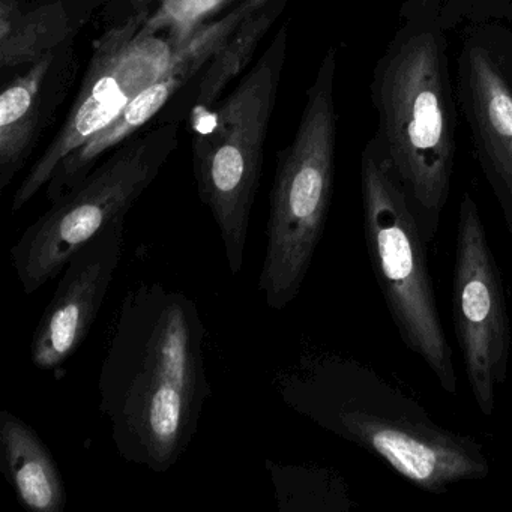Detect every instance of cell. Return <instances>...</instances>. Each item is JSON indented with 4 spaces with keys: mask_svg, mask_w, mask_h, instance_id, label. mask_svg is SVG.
I'll return each instance as SVG.
<instances>
[{
    "mask_svg": "<svg viewBox=\"0 0 512 512\" xmlns=\"http://www.w3.org/2000/svg\"><path fill=\"white\" fill-rule=\"evenodd\" d=\"M206 328L196 302L161 283L125 295L98 376L116 451L155 473L188 451L211 394Z\"/></svg>",
    "mask_w": 512,
    "mask_h": 512,
    "instance_id": "1",
    "label": "cell"
},
{
    "mask_svg": "<svg viewBox=\"0 0 512 512\" xmlns=\"http://www.w3.org/2000/svg\"><path fill=\"white\" fill-rule=\"evenodd\" d=\"M403 22L374 65L371 142L406 191L422 236L436 238L451 194L458 103L440 0H406Z\"/></svg>",
    "mask_w": 512,
    "mask_h": 512,
    "instance_id": "2",
    "label": "cell"
},
{
    "mask_svg": "<svg viewBox=\"0 0 512 512\" xmlns=\"http://www.w3.org/2000/svg\"><path fill=\"white\" fill-rule=\"evenodd\" d=\"M287 406L361 446L428 493L490 475L481 443L436 424L371 368L340 356L307 359L278 380Z\"/></svg>",
    "mask_w": 512,
    "mask_h": 512,
    "instance_id": "3",
    "label": "cell"
},
{
    "mask_svg": "<svg viewBox=\"0 0 512 512\" xmlns=\"http://www.w3.org/2000/svg\"><path fill=\"white\" fill-rule=\"evenodd\" d=\"M337 64V50L329 49L308 88L295 137L278 154L257 283L271 310L283 311L298 298L328 220L337 149Z\"/></svg>",
    "mask_w": 512,
    "mask_h": 512,
    "instance_id": "4",
    "label": "cell"
},
{
    "mask_svg": "<svg viewBox=\"0 0 512 512\" xmlns=\"http://www.w3.org/2000/svg\"><path fill=\"white\" fill-rule=\"evenodd\" d=\"M287 47L289 29L283 25L236 88L196 119L193 169L197 191L217 224L233 275L244 266L251 211Z\"/></svg>",
    "mask_w": 512,
    "mask_h": 512,
    "instance_id": "5",
    "label": "cell"
},
{
    "mask_svg": "<svg viewBox=\"0 0 512 512\" xmlns=\"http://www.w3.org/2000/svg\"><path fill=\"white\" fill-rule=\"evenodd\" d=\"M361 197L368 257L404 346L443 391L457 394L454 356L442 325L424 236L406 191L373 142L361 152Z\"/></svg>",
    "mask_w": 512,
    "mask_h": 512,
    "instance_id": "6",
    "label": "cell"
},
{
    "mask_svg": "<svg viewBox=\"0 0 512 512\" xmlns=\"http://www.w3.org/2000/svg\"><path fill=\"white\" fill-rule=\"evenodd\" d=\"M178 137V124L131 137L22 233L10 259L26 296L61 275L104 227L127 217L178 148Z\"/></svg>",
    "mask_w": 512,
    "mask_h": 512,
    "instance_id": "7",
    "label": "cell"
},
{
    "mask_svg": "<svg viewBox=\"0 0 512 512\" xmlns=\"http://www.w3.org/2000/svg\"><path fill=\"white\" fill-rule=\"evenodd\" d=\"M157 28L148 10L136 11L95 44L85 79L65 124L35 161L14 193L11 212L19 214L58 167L106 128L140 92L160 79L187 35Z\"/></svg>",
    "mask_w": 512,
    "mask_h": 512,
    "instance_id": "8",
    "label": "cell"
},
{
    "mask_svg": "<svg viewBox=\"0 0 512 512\" xmlns=\"http://www.w3.org/2000/svg\"><path fill=\"white\" fill-rule=\"evenodd\" d=\"M452 314L470 391L482 415L491 416L497 388L508 379L511 325L502 275L470 193L458 208Z\"/></svg>",
    "mask_w": 512,
    "mask_h": 512,
    "instance_id": "9",
    "label": "cell"
},
{
    "mask_svg": "<svg viewBox=\"0 0 512 512\" xmlns=\"http://www.w3.org/2000/svg\"><path fill=\"white\" fill-rule=\"evenodd\" d=\"M496 23L472 25L457 56L455 92L475 149L506 226L512 224L511 59L500 52Z\"/></svg>",
    "mask_w": 512,
    "mask_h": 512,
    "instance_id": "10",
    "label": "cell"
},
{
    "mask_svg": "<svg viewBox=\"0 0 512 512\" xmlns=\"http://www.w3.org/2000/svg\"><path fill=\"white\" fill-rule=\"evenodd\" d=\"M124 233L125 218H118L65 266L32 337L35 367L58 370L85 343L121 265Z\"/></svg>",
    "mask_w": 512,
    "mask_h": 512,
    "instance_id": "11",
    "label": "cell"
},
{
    "mask_svg": "<svg viewBox=\"0 0 512 512\" xmlns=\"http://www.w3.org/2000/svg\"><path fill=\"white\" fill-rule=\"evenodd\" d=\"M250 14L244 4L238 5L212 25L194 29L182 38L169 70L140 92L106 128L95 134L58 167L46 187L49 202H55L76 187L97 166L104 154L115 151L137 134L140 128L145 127L200 68L209 64L224 41Z\"/></svg>",
    "mask_w": 512,
    "mask_h": 512,
    "instance_id": "12",
    "label": "cell"
},
{
    "mask_svg": "<svg viewBox=\"0 0 512 512\" xmlns=\"http://www.w3.org/2000/svg\"><path fill=\"white\" fill-rule=\"evenodd\" d=\"M58 56L56 50L32 64L0 95V191L22 172L46 125Z\"/></svg>",
    "mask_w": 512,
    "mask_h": 512,
    "instance_id": "13",
    "label": "cell"
},
{
    "mask_svg": "<svg viewBox=\"0 0 512 512\" xmlns=\"http://www.w3.org/2000/svg\"><path fill=\"white\" fill-rule=\"evenodd\" d=\"M0 470L28 511L67 508V487L52 451L28 422L10 410H0Z\"/></svg>",
    "mask_w": 512,
    "mask_h": 512,
    "instance_id": "14",
    "label": "cell"
},
{
    "mask_svg": "<svg viewBox=\"0 0 512 512\" xmlns=\"http://www.w3.org/2000/svg\"><path fill=\"white\" fill-rule=\"evenodd\" d=\"M61 4L44 5L22 13L14 0L0 4V64L4 68L31 67L59 50L70 35Z\"/></svg>",
    "mask_w": 512,
    "mask_h": 512,
    "instance_id": "15",
    "label": "cell"
},
{
    "mask_svg": "<svg viewBox=\"0 0 512 512\" xmlns=\"http://www.w3.org/2000/svg\"><path fill=\"white\" fill-rule=\"evenodd\" d=\"M287 4L289 0H269L256 13L250 14L224 41L223 46L212 56L205 76L200 80L194 101V119L208 113L220 101L227 86L242 74Z\"/></svg>",
    "mask_w": 512,
    "mask_h": 512,
    "instance_id": "16",
    "label": "cell"
},
{
    "mask_svg": "<svg viewBox=\"0 0 512 512\" xmlns=\"http://www.w3.org/2000/svg\"><path fill=\"white\" fill-rule=\"evenodd\" d=\"M224 0H166L152 22L157 28L172 29L181 35L191 34L203 14L220 7Z\"/></svg>",
    "mask_w": 512,
    "mask_h": 512,
    "instance_id": "17",
    "label": "cell"
},
{
    "mask_svg": "<svg viewBox=\"0 0 512 512\" xmlns=\"http://www.w3.org/2000/svg\"><path fill=\"white\" fill-rule=\"evenodd\" d=\"M464 19L473 25L512 20V0H457Z\"/></svg>",
    "mask_w": 512,
    "mask_h": 512,
    "instance_id": "18",
    "label": "cell"
},
{
    "mask_svg": "<svg viewBox=\"0 0 512 512\" xmlns=\"http://www.w3.org/2000/svg\"><path fill=\"white\" fill-rule=\"evenodd\" d=\"M269 0H244V4L250 8L253 13H256L257 10L263 7V5L268 4Z\"/></svg>",
    "mask_w": 512,
    "mask_h": 512,
    "instance_id": "19",
    "label": "cell"
},
{
    "mask_svg": "<svg viewBox=\"0 0 512 512\" xmlns=\"http://www.w3.org/2000/svg\"><path fill=\"white\" fill-rule=\"evenodd\" d=\"M133 2L134 10L143 11L148 10L149 5L154 2V0H131Z\"/></svg>",
    "mask_w": 512,
    "mask_h": 512,
    "instance_id": "20",
    "label": "cell"
},
{
    "mask_svg": "<svg viewBox=\"0 0 512 512\" xmlns=\"http://www.w3.org/2000/svg\"><path fill=\"white\" fill-rule=\"evenodd\" d=\"M508 229H509V232H511V235H512V224H511V226L508 227Z\"/></svg>",
    "mask_w": 512,
    "mask_h": 512,
    "instance_id": "21",
    "label": "cell"
}]
</instances>
